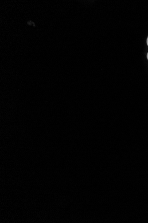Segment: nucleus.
Returning <instances> with one entry per match:
<instances>
[{"label":"nucleus","instance_id":"f257e3e1","mask_svg":"<svg viewBox=\"0 0 148 223\" xmlns=\"http://www.w3.org/2000/svg\"><path fill=\"white\" fill-rule=\"evenodd\" d=\"M146 42H147V45L148 46V36L147 38Z\"/></svg>","mask_w":148,"mask_h":223},{"label":"nucleus","instance_id":"f03ea898","mask_svg":"<svg viewBox=\"0 0 148 223\" xmlns=\"http://www.w3.org/2000/svg\"><path fill=\"white\" fill-rule=\"evenodd\" d=\"M147 59L148 60V52L147 54Z\"/></svg>","mask_w":148,"mask_h":223}]
</instances>
